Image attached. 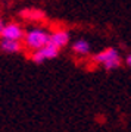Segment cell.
Returning a JSON list of instances; mask_svg holds the SVG:
<instances>
[{"instance_id":"1","label":"cell","mask_w":131,"mask_h":132,"mask_svg":"<svg viewBox=\"0 0 131 132\" xmlns=\"http://www.w3.org/2000/svg\"><path fill=\"white\" fill-rule=\"evenodd\" d=\"M49 35L50 34L44 31V29L34 28V29H30L28 32L24 35V41H25L27 47L31 48L33 52H35V50L43 48L46 44H49Z\"/></svg>"},{"instance_id":"2","label":"cell","mask_w":131,"mask_h":132,"mask_svg":"<svg viewBox=\"0 0 131 132\" xmlns=\"http://www.w3.org/2000/svg\"><path fill=\"white\" fill-rule=\"evenodd\" d=\"M94 60L100 63L105 69H115V68L121 65V56H119L117 48H112V47L97 53Z\"/></svg>"},{"instance_id":"3","label":"cell","mask_w":131,"mask_h":132,"mask_svg":"<svg viewBox=\"0 0 131 132\" xmlns=\"http://www.w3.org/2000/svg\"><path fill=\"white\" fill-rule=\"evenodd\" d=\"M57 54H59V48H56L55 46H52V44H46L43 48L33 52L31 59H33V62H35V63H41V62L47 60V59L56 57Z\"/></svg>"},{"instance_id":"4","label":"cell","mask_w":131,"mask_h":132,"mask_svg":"<svg viewBox=\"0 0 131 132\" xmlns=\"http://www.w3.org/2000/svg\"><path fill=\"white\" fill-rule=\"evenodd\" d=\"M25 35V32L22 31V28L18 24H8L3 27L2 31V38L3 40H10V41H21Z\"/></svg>"},{"instance_id":"5","label":"cell","mask_w":131,"mask_h":132,"mask_svg":"<svg viewBox=\"0 0 131 132\" xmlns=\"http://www.w3.org/2000/svg\"><path fill=\"white\" fill-rule=\"evenodd\" d=\"M68 43H69V34L65 29H56L53 34L49 35V44L55 46L56 48L65 47Z\"/></svg>"},{"instance_id":"6","label":"cell","mask_w":131,"mask_h":132,"mask_svg":"<svg viewBox=\"0 0 131 132\" xmlns=\"http://www.w3.org/2000/svg\"><path fill=\"white\" fill-rule=\"evenodd\" d=\"M0 48L6 53H18L21 50V43L19 41H10V40H3L0 41Z\"/></svg>"},{"instance_id":"7","label":"cell","mask_w":131,"mask_h":132,"mask_svg":"<svg viewBox=\"0 0 131 132\" xmlns=\"http://www.w3.org/2000/svg\"><path fill=\"white\" fill-rule=\"evenodd\" d=\"M72 50H74L77 54H80V56H85V54H89V52H90V44L85 41V40H78V41L74 43Z\"/></svg>"},{"instance_id":"8","label":"cell","mask_w":131,"mask_h":132,"mask_svg":"<svg viewBox=\"0 0 131 132\" xmlns=\"http://www.w3.org/2000/svg\"><path fill=\"white\" fill-rule=\"evenodd\" d=\"M21 15H22L24 18L30 19V21H41L44 18V13L38 9H27V10H24Z\"/></svg>"},{"instance_id":"9","label":"cell","mask_w":131,"mask_h":132,"mask_svg":"<svg viewBox=\"0 0 131 132\" xmlns=\"http://www.w3.org/2000/svg\"><path fill=\"white\" fill-rule=\"evenodd\" d=\"M125 63H127V65H128V66L131 65V56H130V54L127 56V59H125Z\"/></svg>"},{"instance_id":"10","label":"cell","mask_w":131,"mask_h":132,"mask_svg":"<svg viewBox=\"0 0 131 132\" xmlns=\"http://www.w3.org/2000/svg\"><path fill=\"white\" fill-rule=\"evenodd\" d=\"M3 27H5V24L2 22V19H0V37H2V31H3Z\"/></svg>"}]
</instances>
